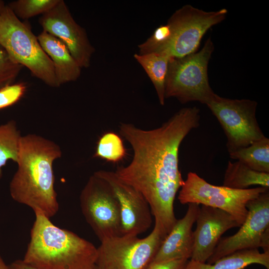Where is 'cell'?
<instances>
[{
    "mask_svg": "<svg viewBox=\"0 0 269 269\" xmlns=\"http://www.w3.org/2000/svg\"><path fill=\"white\" fill-rule=\"evenodd\" d=\"M95 173L112 188L119 201L122 234L138 236L146 232L152 223L150 207L143 196L122 180L115 171L99 170Z\"/></svg>",
    "mask_w": 269,
    "mask_h": 269,
    "instance_id": "4fadbf2b",
    "label": "cell"
},
{
    "mask_svg": "<svg viewBox=\"0 0 269 269\" xmlns=\"http://www.w3.org/2000/svg\"><path fill=\"white\" fill-rule=\"evenodd\" d=\"M259 264L269 269V253L258 249L242 250L224 256L212 264L188 260L185 269H244Z\"/></svg>",
    "mask_w": 269,
    "mask_h": 269,
    "instance_id": "e0dca14e",
    "label": "cell"
},
{
    "mask_svg": "<svg viewBox=\"0 0 269 269\" xmlns=\"http://www.w3.org/2000/svg\"><path fill=\"white\" fill-rule=\"evenodd\" d=\"M94 269H96L95 267Z\"/></svg>",
    "mask_w": 269,
    "mask_h": 269,
    "instance_id": "f546056e",
    "label": "cell"
},
{
    "mask_svg": "<svg viewBox=\"0 0 269 269\" xmlns=\"http://www.w3.org/2000/svg\"><path fill=\"white\" fill-rule=\"evenodd\" d=\"M214 46L210 38L202 48L186 56L170 58L165 84V98L173 97L185 104H206L215 93L211 88L208 66Z\"/></svg>",
    "mask_w": 269,
    "mask_h": 269,
    "instance_id": "5b68a950",
    "label": "cell"
},
{
    "mask_svg": "<svg viewBox=\"0 0 269 269\" xmlns=\"http://www.w3.org/2000/svg\"><path fill=\"white\" fill-rule=\"evenodd\" d=\"M37 37L43 50L53 64L59 86L76 81L81 75L82 68L64 43L43 30Z\"/></svg>",
    "mask_w": 269,
    "mask_h": 269,
    "instance_id": "2e32d148",
    "label": "cell"
},
{
    "mask_svg": "<svg viewBox=\"0 0 269 269\" xmlns=\"http://www.w3.org/2000/svg\"><path fill=\"white\" fill-rule=\"evenodd\" d=\"M23 66L13 62L0 45V89L13 84Z\"/></svg>",
    "mask_w": 269,
    "mask_h": 269,
    "instance_id": "cb8c5ba5",
    "label": "cell"
},
{
    "mask_svg": "<svg viewBox=\"0 0 269 269\" xmlns=\"http://www.w3.org/2000/svg\"><path fill=\"white\" fill-rule=\"evenodd\" d=\"M62 155L60 147L53 141L34 134L22 136L17 168L9 186L11 198L49 218L54 216L59 203L53 164Z\"/></svg>",
    "mask_w": 269,
    "mask_h": 269,
    "instance_id": "7a4b0ae2",
    "label": "cell"
},
{
    "mask_svg": "<svg viewBox=\"0 0 269 269\" xmlns=\"http://www.w3.org/2000/svg\"><path fill=\"white\" fill-rule=\"evenodd\" d=\"M200 110L182 108L160 127L143 130L130 123H121V135L133 151L131 162L115 171L124 182L138 191L150 207L155 222L168 234L177 219L173 204L184 183L179 169L180 145L188 134L200 125Z\"/></svg>",
    "mask_w": 269,
    "mask_h": 269,
    "instance_id": "6da1fadb",
    "label": "cell"
},
{
    "mask_svg": "<svg viewBox=\"0 0 269 269\" xmlns=\"http://www.w3.org/2000/svg\"><path fill=\"white\" fill-rule=\"evenodd\" d=\"M229 154L252 170L269 173V139L266 136Z\"/></svg>",
    "mask_w": 269,
    "mask_h": 269,
    "instance_id": "ffe728a7",
    "label": "cell"
},
{
    "mask_svg": "<svg viewBox=\"0 0 269 269\" xmlns=\"http://www.w3.org/2000/svg\"><path fill=\"white\" fill-rule=\"evenodd\" d=\"M0 269H11L9 266L6 265L3 259L0 256Z\"/></svg>",
    "mask_w": 269,
    "mask_h": 269,
    "instance_id": "83f0119b",
    "label": "cell"
},
{
    "mask_svg": "<svg viewBox=\"0 0 269 269\" xmlns=\"http://www.w3.org/2000/svg\"><path fill=\"white\" fill-rule=\"evenodd\" d=\"M126 155V149L121 137L110 132L99 139L93 157L115 163L123 160Z\"/></svg>",
    "mask_w": 269,
    "mask_h": 269,
    "instance_id": "7402d4cb",
    "label": "cell"
},
{
    "mask_svg": "<svg viewBox=\"0 0 269 269\" xmlns=\"http://www.w3.org/2000/svg\"><path fill=\"white\" fill-rule=\"evenodd\" d=\"M199 209L198 204H188L185 215L182 218L177 219L150 263L191 259L194 248L192 227L196 221Z\"/></svg>",
    "mask_w": 269,
    "mask_h": 269,
    "instance_id": "9a60e30c",
    "label": "cell"
},
{
    "mask_svg": "<svg viewBox=\"0 0 269 269\" xmlns=\"http://www.w3.org/2000/svg\"><path fill=\"white\" fill-rule=\"evenodd\" d=\"M167 234L156 222L146 237L122 235L101 241L97 248V269H146Z\"/></svg>",
    "mask_w": 269,
    "mask_h": 269,
    "instance_id": "8992f818",
    "label": "cell"
},
{
    "mask_svg": "<svg viewBox=\"0 0 269 269\" xmlns=\"http://www.w3.org/2000/svg\"><path fill=\"white\" fill-rule=\"evenodd\" d=\"M227 10L205 11L187 4L176 10L167 23L171 30L168 41L156 52L170 58H179L195 52L206 32L226 17Z\"/></svg>",
    "mask_w": 269,
    "mask_h": 269,
    "instance_id": "ba28073f",
    "label": "cell"
},
{
    "mask_svg": "<svg viewBox=\"0 0 269 269\" xmlns=\"http://www.w3.org/2000/svg\"><path fill=\"white\" fill-rule=\"evenodd\" d=\"M5 5L4 2L3 0H0V14L3 10Z\"/></svg>",
    "mask_w": 269,
    "mask_h": 269,
    "instance_id": "f1b7e54d",
    "label": "cell"
},
{
    "mask_svg": "<svg viewBox=\"0 0 269 269\" xmlns=\"http://www.w3.org/2000/svg\"><path fill=\"white\" fill-rule=\"evenodd\" d=\"M21 136L15 121L0 125V179L2 176V167L7 161L11 160L16 162Z\"/></svg>",
    "mask_w": 269,
    "mask_h": 269,
    "instance_id": "44dd1931",
    "label": "cell"
},
{
    "mask_svg": "<svg viewBox=\"0 0 269 269\" xmlns=\"http://www.w3.org/2000/svg\"><path fill=\"white\" fill-rule=\"evenodd\" d=\"M245 220L235 234L221 238L206 263L212 264L236 251L262 248L269 253V190L250 201Z\"/></svg>",
    "mask_w": 269,
    "mask_h": 269,
    "instance_id": "8fae6325",
    "label": "cell"
},
{
    "mask_svg": "<svg viewBox=\"0 0 269 269\" xmlns=\"http://www.w3.org/2000/svg\"><path fill=\"white\" fill-rule=\"evenodd\" d=\"M193 231L194 248L190 260L206 263L213 254L221 236L228 230L240 227L236 219L227 212L202 205Z\"/></svg>",
    "mask_w": 269,
    "mask_h": 269,
    "instance_id": "5bb4252c",
    "label": "cell"
},
{
    "mask_svg": "<svg viewBox=\"0 0 269 269\" xmlns=\"http://www.w3.org/2000/svg\"><path fill=\"white\" fill-rule=\"evenodd\" d=\"M247 269L245 268V269Z\"/></svg>",
    "mask_w": 269,
    "mask_h": 269,
    "instance_id": "4dcf8cb0",
    "label": "cell"
},
{
    "mask_svg": "<svg viewBox=\"0 0 269 269\" xmlns=\"http://www.w3.org/2000/svg\"><path fill=\"white\" fill-rule=\"evenodd\" d=\"M188 260L178 259L150 263L146 269H185Z\"/></svg>",
    "mask_w": 269,
    "mask_h": 269,
    "instance_id": "484cf974",
    "label": "cell"
},
{
    "mask_svg": "<svg viewBox=\"0 0 269 269\" xmlns=\"http://www.w3.org/2000/svg\"><path fill=\"white\" fill-rule=\"evenodd\" d=\"M11 269H39L25 264L22 260H16L9 266Z\"/></svg>",
    "mask_w": 269,
    "mask_h": 269,
    "instance_id": "4316f807",
    "label": "cell"
},
{
    "mask_svg": "<svg viewBox=\"0 0 269 269\" xmlns=\"http://www.w3.org/2000/svg\"><path fill=\"white\" fill-rule=\"evenodd\" d=\"M134 57L143 68L156 91L160 104L165 103V84L170 58L163 54L135 53Z\"/></svg>",
    "mask_w": 269,
    "mask_h": 269,
    "instance_id": "ac0fdd59",
    "label": "cell"
},
{
    "mask_svg": "<svg viewBox=\"0 0 269 269\" xmlns=\"http://www.w3.org/2000/svg\"><path fill=\"white\" fill-rule=\"evenodd\" d=\"M43 30L60 39L80 66L88 68L95 48L85 29L73 17L63 0L42 15L39 20Z\"/></svg>",
    "mask_w": 269,
    "mask_h": 269,
    "instance_id": "7c38bea8",
    "label": "cell"
},
{
    "mask_svg": "<svg viewBox=\"0 0 269 269\" xmlns=\"http://www.w3.org/2000/svg\"><path fill=\"white\" fill-rule=\"evenodd\" d=\"M82 213L100 241L122 235L120 207L110 185L95 172L81 191Z\"/></svg>",
    "mask_w": 269,
    "mask_h": 269,
    "instance_id": "30bf717a",
    "label": "cell"
},
{
    "mask_svg": "<svg viewBox=\"0 0 269 269\" xmlns=\"http://www.w3.org/2000/svg\"><path fill=\"white\" fill-rule=\"evenodd\" d=\"M26 86L23 82L11 84L0 89V110L17 103L24 95Z\"/></svg>",
    "mask_w": 269,
    "mask_h": 269,
    "instance_id": "d4e9b609",
    "label": "cell"
},
{
    "mask_svg": "<svg viewBox=\"0 0 269 269\" xmlns=\"http://www.w3.org/2000/svg\"><path fill=\"white\" fill-rule=\"evenodd\" d=\"M59 0H17L7 5L19 18L27 19L43 14L53 7Z\"/></svg>",
    "mask_w": 269,
    "mask_h": 269,
    "instance_id": "603a6c76",
    "label": "cell"
},
{
    "mask_svg": "<svg viewBox=\"0 0 269 269\" xmlns=\"http://www.w3.org/2000/svg\"><path fill=\"white\" fill-rule=\"evenodd\" d=\"M22 261L39 269H94L97 248L75 233L55 225L39 210Z\"/></svg>",
    "mask_w": 269,
    "mask_h": 269,
    "instance_id": "3957f363",
    "label": "cell"
},
{
    "mask_svg": "<svg viewBox=\"0 0 269 269\" xmlns=\"http://www.w3.org/2000/svg\"><path fill=\"white\" fill-rule=\"evenodd\" d=\"M206 105L223 130L229 153L265 136L256 117L257 102L230 99L215 94Z\"/></svg>",
    "mask_w": 269,
    "mask_h": 269,
    "instance_id": "9c48e42d",
    "label": "cell"
},
{
    "mask_svg": "<svg viewBox=\"0 0 269 269\" xmlns=\"http://www.w3.org/2000/svg\"><path fill=\"white\" fill-rule=\"evenodd\" d=\"M252 185L269 188V173L255 171L239 161H229L225 172L223 186L243 190Z\"/></svg>",
    "mask_w": 269,
    "mask_h": 269,
    "instance_id": "d6986e66",
    "label": "cell"
},
{
    "mask_svg": "<svg viewBox=\"0 0 269 269\" xmlns=\"http://www.w3.org/2000/svg\"><path fill=\"white\" fill-rule=\"evenodd\" d=\"M0 45L13 62L26 67L46 85L60 87L53 64L29 23L22 22L7 5L0 14Z\"/></svg>",
    "mask_w": 269,
    "mask_h": 269,
    "instance_id": "277c9868",
    "label": "cell"
},
{
    "mask_svg": "<svg viewBox=\"0 0 269 269\" xmlns=\"http://www.w3.org/2000/svg\"><path fill=\"white\" fill-rule=\"evenodd\" d=\"M268 189L260 186L240 190L214 185L195 172H189L180 188L178 199L182 204L196 203L223 210L241 226L247 215V204Z\"/></svg>",
    "mask_w": 269,
    "mask_h": 269,
    "instance_id": "52a82bcc",
    "label": "cell"
}]
</instances>
